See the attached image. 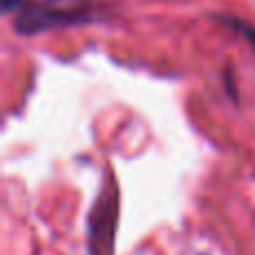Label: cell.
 <instances>
[{"instance_id":"cell-1","label":"cell","mask_w":255,"mask_h":255,"mask_svg":"<svg viewBox=\"0 0 255 255\" xmlns=\"http://www.w3.org/2000/svg\"><path fill=\"white\" fill-rule=\"evenodd\" d=\"M11 7L16 9L13 25L25 36L52 29V27L76 25V22H85L94 18V7L88 0H40V2L7 0L4 9Z\"/></svg>"},{"instance_id":"cell-2","label":"cell","mask_w":255,"mask_h":255,"mask_svg":"<svg viewBox=\"0 0 255 255\" xmlns=\"http://www.w3.org/2000/svg\"><path fill=\"white\" fill-rule=\"evenodd\" d=\"M117 222H119V188L112 172H106L103 186L88 213L90 255H115Z\"/></svg>"},{"instance_id":"cell-3","label":"cell","mask_w":255,"mask_h":255,"mask_svg":"<svg viewBox=\"0 0 255 255\" xmlns=\"http://www.w3.org/2000/svg\"><path fill=\"white\" fill-rule=\"evenodd\" d=\"M226 22H229L231 27H235V29L240 31V34L244 36V38L251 43V47L255 49V27L253 25H249V22H244V20H240V18H224Z\"/></svg>"}]
</instances>
